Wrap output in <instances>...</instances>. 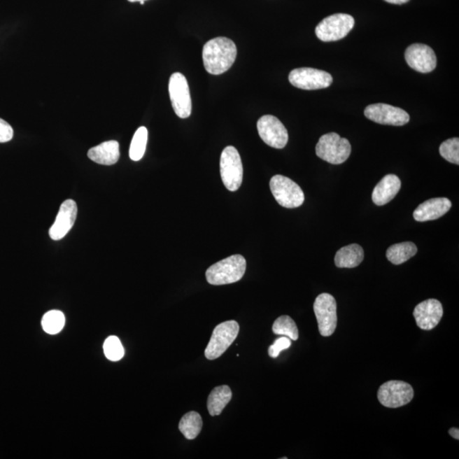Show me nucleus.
<instances>
[{
    "instance_id": "1",
    "label": "nucleus",
    "mask_w": 459,
    "mask_h": 459,
    "mask_svg": "<svg viewBox=\"0 0 459 459\" xmlns=\"http://www.w3.org/2000/svg\"><path fill=\"white\" fill-rule=\"evenodd\" d=\"M237 55L235 43L228 38L218 37L205 43L203 61L206 71L213 75L223 74L231 69Z\"/></svg>"
},
{
    "instance_id": "2",
    "label": "nucleus",
    "mask_w": 459,
    "mask_h": 459,
    "mask_svg": "<svg viewBox=\"0 0 459 459\" xmlns=\"http://www.w3.org/2000/svg\"><path fill=\"white\" fill-rule=\"evenodd\" d=\"M246 267V260L243 256L232 255L209 267L206 271V279L215 286L234 283L243 278Z\"/></svg>"
},
{
    "instance_id": "3",
    "label": "nucleus",
    "mask_w": 459,
    "mask_h": 459,
    "mask_svg": "<svg viewBox=\"0 0 459 459\" xmlns=\"http://www.w3.org/2000/svg\"><path fill=\"white\" fill-rule=\"evenodd\" d=\"M316 153L320 160L332 164H341L349 158L351 145L346 138L336 133L323 134L316 146Z\"/></svg>"
},
{
    "instance_id": "4",
    "label": "nucleus",
    "mask_w": 459,
    "mask_h": 459,
    "mask_svg": "<svg viewBox=\"0 0 459 459\" xmlns=\"http://www.w3.org/2000/svg\"><path fill=\"white\" fill-rule=\"evenodd\" d=\"M220 176L225 187L230 192H236L242 185L243 167L239 151L229 146L220 156Z\"/></svg>"
},
{
    "instance_id": "5",
    "label": "nucleus",
    "mask_w": 459,
    "mask_h": 459,
    "mask_svg": "<svg viewBox=\"0 0 459 459\" xmlns=\"http://www.w3.org/2000/svg\"><path fill=\"white\" fill-rule=\"evenodd\" d=\"M239 330L236 320H227L216 326L204 351L206 358L212 361L221 357L234 342Z\"/></svg>"
},
{
    "instance_id": "6",
    "label": "nucleus",
    "mask_w": 459,
    "mask_h": 459,
    "mask_svg": "<svg viewBox=\"0 0 459 459\" xmlns=\"http://www.w3.org/2000/svg\"><path fill=\"white\" fill-rule=\"evenodd\" d=\"M270 188L272 195L278 203L287 209H295L304 204L302 189L290 178L276 175L271 178Z\"/></svg>"
},
{
    "instance_id": "7",
    "label": "nucleus",
    "mask_w": 459,
    "mask_h": 459,
    "mask_svg": "<svg viewBox=\"0 0 459 459\" xmlns=\"http://www.w3.org/2000/svg\"><path fill=\"white\" fill-rule=\"evenodd\" d=\"M355 20L350 15L334 14L324 18L316 27V35L323 42L338 41L353 29Z\"/></svg>"
},
{
    "instance_id": "8",
    "label": "nucleus",
    "mask_w": 459,
    "mask_h": 459,
    "mask_svg": "<svg viewBox=\"0 0 459 459\" xmlns=\"http://www.w3.org/2000/svg\"><path fill=\"white\" fill-rule=\"evenodd\" d=\"M314 312L320 335L330 337L337 327V304L334 296L324 292L316 297Z\"/></svg>"
},
{
    "instance_id": "9",
    "label": "nucleus",
    "mask_w": 459,
    "mask_h": 459,
    "mask_svg": "<svg viewBox=\"0 0 459 459\" xmlns=\"http://www.w3.org/2000/svg\"><path fill=\"white\" fill-rule=\"evenodd\" d=\"M170 101L178 117L188 118L192 113V99L187 78L181 73L171 75L169 83Z\"/></svg>"
},
{
    "instance_id": "10",
    "label": "nucleus",
    "mask_w": 459,
    "mask_h": 459,
    "mask_svg": "<svg viewBox=\"0 0 459 459\" xmlns=\"http://www.w3.org/2000/svg\"><path fill=\"white\" fill-rule=\"evenodd\" d=\"M414 391L409 383L399 381H388L378 391V399L383 406L389 409L403 407L413 400Z\"/></svg>"
},
{
    "instance_id": "11",
    "label": "nucleus",
    "mask_w": 459,
    "mask_h": 459,
    "mask_svg": "<svg viewBox=\"0 0 459 459\" xmlns=\"http://www.w3.org/2000/svg\"><path fill=\"white\" fill-rule=\"evenodd\" d=\"M288 80L296 88L316 90L327 88L332 85V77L325 71L302 67L291 71Z\"/></svg>"
},
{
    "instance_id": "12",
    "label": "nucleus",
    "mask_w": 459,
    "mask_h": 459,
    "mask_svg": "<svg viewBox=\"0 0 459 459\" xmlns=\"http://www.w3.org/2000/svg\"><path fill=\"white\" fill-rule=\"evenodd\" d=\"M261 140L273 148L283 149L288 141V130L278 118L264 115L257 122Z\"/></svg>"
},
{
    "instance_id": "13",
    "label": "nucleus",
    "mask_w": 459,
    "mask_h": 459,
    "mask_svg": "<svg viewBox=\"0 0 459 459\" xmlns=\"http://www.w3.org/2000/svg\"><path fill=\"white\" fill-rule=\"evenodd\" d=\"M364 114L369 120L383 125L402 126L410 120L406 111L383 103L367 106Z\"/></svg>"
},
{
    "instance_id": "14",
    "label": "nucleus",
    "mask_w": 459,
    "mask_h": 459,
    "mask_svg": "<svg viewBox=\"0 0 459 459\" xmlns=\"http://www.w3.org/2000/svg\"><path fill=\"white\" fill-rule=\"evenodd\" d=\"M407 64L418 73H428L437 67V60L435 51L423 43H414L406 50Z\"/></svg>"
},
{
    "instance_id": "15",
    "label": "nucleus",
    "mask_w": 459,
    "mask_h": 459,
    "mask_svg": "<svg viewBox=\"0 0 459 459\" xmlns=\"http://www.w3.org/2000/svg\"><path fill=\"white\" fill-rule=\"evenodd\" d=\"M417 325L423 330H432L443 316L442 304L439 300L430 299L418 304L414 311Z\"/></svg>"
},
{
    "instance_id": "16",
    "label": "nucleus",
    "mask_w": 459,
    "mask_h": 459,
    "mask_svg": "<svg viewBox=\"0 0 459 459\" xmlns=\"http://www.w3.org/2000/svg\"><path fill=\"white\" fill-rule=\"evenodd\" d=\"M78 213L77 204L72 199L63 202L57 216V219L50 227L49 234L51 239L61 240L72 229L76 220Z\"/></svg>"
},
{
    "instance_id": "17",
    "label": "nucleus",
    "mask_w": 459,
    "mask_h": 459,
    "mask_svg": "<svg viewBox=\"0 0 459 459\" xmlns=\"http://www.w3.org/2000/svg\"><path fill=\"white\" fill-rule=\"evenodd\" d=\"M452 207V203L446 197H437L423 202L414 212V218L418 223L435 220L446 215Z\"/></svg>"
},
{
    "instance_id": "18",
    "label": "nucleus",
    "mask_w": 459,
    "mask_h": 459,
    "mask_svg": "<svg viewBox=\"0 0 459 459\" xmlns=\"http://www.w3.org/2000/svg\"><path fill=\"white\" fill-rule=\"evenodd\" d=\"M401 187L402 182L398 176L387 175L374 188L372 199L376 205H386L394 199Z\"/></svg>"
},
{
    "instance_id": "19",
    "label": "nucleus",
    "mask_w": 459,
    "mask_h": 459,
    "mask_svg": "<svg viewBox=\"0 0 459 459\" xmlns=\"http://www.w3.org/2000/svg\"><path fill=\"white\" fill-rule=\"evenodd\" d=\"M88 157L94 163L102 165H113L120 160V144L116 141H109L90 148Z\"/></svg>"
},
{
    "instance_id": "20",
    "label": "nucleus",
    "mask_w": 459,
    "mask_h": 459,
    "mask_svg": "<svg viewBox=\"0 0 459 459\" xmlns=\"http://www.w3.org/2000/svg\"><path fill=\"white\" fill-rule=\"evenodd\" d=\"M363 248L358 244H351L336 253L334 262L339 268H355L362 262Z\"/></svg>"
},
{
    "instance_id": "21",
    "label": "nucleus",
    "mask_w": 459,
    "mask_h": 459,
    "mask_svg": "<svg viewBox=\"0 0 459 459\" xmlns=\"http://www.w3.org/2000/svg\"><path fill=\"white\" fill-rule=\"evenodd\" d=\"M232 397L231 388L227 386L216 387L208 397V411L211 416H219Z\"/></svg>"
},
{
    "instance_id": "22",
    "label": "nucleus",
    "mask_w": 459,
    "mask_h": 459,
    "mask_svg": "<svg viewBox=\"0 0 459 459\" xmlns=\"http://www.w3.org/2000/svg\"><path fill=\"white\" fill-rule=\"evenodd\" d=\"M416 245L411 242H404L393 245L387 249L386 257L394 264L407 262L411 257L417 254Z\"/></svg>"
},
{
    "instance_id": "23",
    "label": "nucleus",
    "mask_w": 459,
    "mask_h": 459,
    "mask_svg": "<svg viewBox=\"0 0 459 459\" xmlns=\"http://www.w3.org/2000/svg\"><path fill=\"white\" fill-rule=\"evenodd\" d=\"M202 429H203V419L196 411H189L181 419L179 430L188 440L197 438Z\"/></svg>"
},
{
    "instance_id": "24",
    "label": "nucleus",
    "mask_w": 459,
    "mask_h": 459,
    "mask_svg": "<svg viewBox=\"0 0 459 459\" xmlns=\"http://www.w3.org/2000/svg\"><path fill=\"white\" fill-rule=\"evenodd\" d=\"M148 140V130L140 127L134 133L129 148V157L133 161H140L143 157Z\"/></svg>"
},
{
    "instance_id": "25",
    "label": "nucleus",
    "mask_w": 459,
    "mask_h": 459,
    "mask_svg": "<svg viewBox=\"0 0 459 459\" xmlns=\"http://www.w3.org/2000/svg\"><path fill=\"white\" fill-rule=\"evenodd\" d=\"M272 332L275 334L284 335L292 340H298L299 330L295 320L290 316H282L273 323Z\"/></svg>"
},
{
    "instance_id": "26",
    "label": "nucleus",
    "mask_w": 459,
    "mask_h": 459,
    "mask_svg": "<svg viewBox=\"0 0 459 459\" xmlns=\"http://www.w3.org/2000/svg\"><path fill=\"white\" fill-rule=\"evenodd\" d=\"M66 323L65 316L60 311L53 310L47 312L42 319L43 331L49 334H57L62 330Z\"/></svg>"
},
{
    "instance_id": "27",
    "label": "nucleus",
    "mask_w": 459,
    "mask_h": 459,
    "mask_svg": "<svg viewBox=\"0 0 459 459\" xmlns=\"http://www.w3.org/2000/svg\"><path fill=\"white\" fill-rule=\"evenodd\" d=\"M104 353L110 361L118 362L120 361L125 355V349L122 344L116 336H110L106 339L104 346Z\"/></svg>"
},
{
    "instance_id": "28",
    "label": "nucleus",
    "mask_w": 459,
    "mask_h": 459,
    "mask_svg": "<svg viewBox=\"0 0 459 459\" xmlns=\"http://www.w3.org/2000/svg\"><path fill=\"white\" fill-rule=\"evenodd\" d=\"M440 154L449 163L459 164V139L446 140L440 146Z\"/></svg>"
},
{
    "instance_id": "29",
    "label": "nucleus",
    "mask_w": 459,
    "mask_h": 459,
    "mask_svg": "<svg viewBox=\"0 0 459 459\" xmlns=\"http://www.w3.org/2000/svg\"><path fill=\"white\" fill-rule=\"evenodd\" d=\"M291 346V340L290 338L282 337L276 339L274 344L269 347V355L272 358H276L281 353V351L288 349Z\"/></svg>"
},
{
    "instance_id": "30",
    "label": "nucleus",
    "mask_w": 459,
    "mask_h": 459,
    "mask_svg": "<svg viewBox=\"0 0 459 459\" xmlns=\"http://www.w3.org/2000/svg\"><path fill=\"white\" fill-rule=\"evenodd\" d=\"M14 132L13 127L2 118H0V143L13 140Z\"/></svg>"
},
{
    "instance_id": "31",
    "label": "nucleus",
    "mask_w": 459,
    "mask_h": 459,
    "mask_svg": "<svg viewBox=\"0 0 459 459\" xmlns=\"http://www.w3.org/2000/svg\"><path fill=\"white\" fill-rule=\"evenodd\" d=\"M449 432L451 437L456 439V440H459V430L458 428L450 429Z\"/></svg>"
},
{
    "instance_id": "32",
    "label": "nucleus",
    "mask_w": 459,
    "mask_h": 459,
    "mask_svg": "<svg viewBox=\"0 0 459 459\" xmlns=\"http://www.w3.org/2000/svg\"><path fill=\"white\" fill-rule=\"evenodd\" d=\"M385 1L390 3H395V5H402L409 1V0H385Z\"/></svg>"
},
{
    "instance_id": "33",
    "label": "nucleus",
    "mask_w": 459,
    "mask_h": 459,
    "mask_svg": "<svg viewBox=\"0 0 459 459\" xmlns=\"http://www.w3.org/2000/svg\"><path fill=\"white\" fill-rule=\"evenodd\" d=\"M129 2H141V1H146V0H128Z\"/></svg>"
},
{
    "instance_id": "34",
    "label": "nucleus",
    "mask_w": 459,
    "mask_h": 459,
    "mask_svg": "<svg viewBox=\"0 0 459 459\" xmlns=\"http://www.w3.org/2000/svg\"><path fill=\"white\" fill-rule=\"evenodd\" d=\"M140 3H141V5L143 6L144 3H145V1H141Z\"/></svg>"
}]
</instances>
